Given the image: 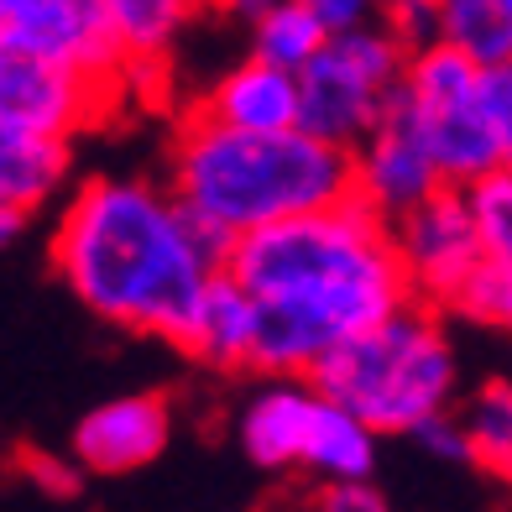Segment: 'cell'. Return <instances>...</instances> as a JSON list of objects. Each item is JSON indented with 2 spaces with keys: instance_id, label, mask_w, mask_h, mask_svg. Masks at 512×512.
Segmentation results:
<instances>
[{
  "instance_id": "1",
  "label": "cell",
  "mask_w": 512,
  "mask_h": 512,
  "mask_svg": "<svg viewBox=\"0 0 512 512\" xmlns=\"http://www.w3.org/2000/svg\"><path fill=\"white\" fill-rule=\"evenodd\" d=\"M256 304L251 366L262 377H309L330 345L408 304V277L382 215L351 194L230 241L220 262Z\"/></svg>"
},
{
  "instance_id": "2",
  "label": "cell",
  "mask_w": 512,
  "mask_h": 512,
  "mask_svg": "<svg viewBox=\"0 0 512 512\" xmlns=\"http://www.w3.org/2000/svg\"><path fill=\"white\" fill-rule=\"evenodd\" d=\"M225 251L230 236L194 220L162 183L121 173L84 178L53 230V267L89 314L173 345Z\"/></svg>"
},
{
  "instance_id": "3",
  "label": "cell",
  "mask_w": 512,
  "mask_h": 512,
  "mask_svg": "<svg viewBox=\"0 0 512 512\" xmlns=\"http://www.w3.org/2000/svg\"><path fill=\"white\" fill-rule=\"evenodd\" d=\"M168 194L236 241L246 230L351 199V152L298 126L230 131L189 110L168 157Z\"/></svg>"
},
{
  "instance_id": "4",
  "label": "cell",
  "mask_w": 512,
  "mask_h": 512,
  "mask_svg": "<svg viewBox=\"0 0 512 512\" xmlns=\"http://www.w3.org/2000/svg\"><path fill=\"white\" fill-rule=\"evenodd\" d=\"M309 387L356 413L371 434H408L455 403V340L439 324V309L408 298L382 324L330 345L309 366Z\"/></svg>"
},
{
  "instance_id": "5",
  "label": "cell",
  "mask_w": 512,
  "mask_h": 512,
  "mask_svg": "<svg viewBox=\"0 0 512 512\" xmlns=\"http://www.w3.org/2000/svg\"><path fill=\"white\" fill-rule=\"evenodd\" d=\"M403 58H408V42L382 16L330 32L324 48L293 74L298 79V131L351 152L382 121L392 89L403 79Z\"/></svg>"
},
{
  "instance_id": "6",
  "label": "cell",
  "mask_w": 512,
  "mask_h": 512,
  "mask_svg": "<svg viewBox=\"0 0 512 512\" xmlns=\"http://www.w3.org/2000/svg\"><path fill=\"white\" fill-rule=\"evenodd\" d=\"M115 89L121 84L95 79L74 63H58L21 42H0V121L16 131L68 142L100 121Z\"/></svg>"
},
{
  "instance_id": "7",
  "label": "cell",
  "mask_w": 512,
  "mask_h": 512,
  "mask_svg": "<svg viewBox=\"0 0 512 512\" xmlns=\"http://www.w3.org/2000/svg\"><path fill=\"white\" fill-rule=\"evenodd\" d=\"M387 230H392V251L403 262L408 293L429 309H450V298L460 293V283L481 262V241H476V220H471V204H465V189L439 183L429 199L403 209Z\"/></svg>"
},
{
  "instance_id": "8",
  "label": "cell",
  "mask_w": 512,
  "mask_h": 512,
  "mask_svg": "<svg viewBox=\"0 0 512 512\" xmlns=\"http://www.w3.org/2000/svg\"><path fill=\"white\" fill-rule=\"evenodd\" d=\"M434 189H439V173H434L424 142L413 136L398 100H387L382 121L351 147V194L371 209V215H382L392 225L403 209L429 199Z\"/></svg>"
},
{
  "instance_id": "9",
  "label": "cell",
  "mask_w": 512,
  "mask_h": 512,
  "mask_svg": "<svg viewBox=\"0 0 512 512\" xmlns=\"http://www.w3.org/2000/svg\"><path fill=\"white\" fill-rule=\"evenodd\" d=\"M0 42H21L58 63H74L95 79L126 84V63L95 0H0Z\"/></svg>"
},
{
  "instance_id": "10",
  "label": "cell",
  "mask_w": 512,
  "mask_h": 512,
  "mask_svg": "<svg viewBox=\"0 0 512 512\" xmlns=\"http://www.w3.org/2000/svg\"><path fill=\"white\" fill-rule=\"evenodd\" d=\"M173 439V408L162 392H126L89 408L74 424V465L84 476H131Z\"/></svg>"
},
{
  "instance_id": "11",
  "label": "cell",
  "mask_w": 512,
  "mask_h": 512,
  "mask_svg": "<svg viewBox=\"0 0 512 512\" xmlns=\"http://www.w3.org/2000/svg\"><path fill=\"white\" fill-rule=\"evenodd\" d=\"M194 115L230 131H288L298 126V79L262 58H241L204 89Z\"/></svg>"
},
{
  "instance_id": "12",
  "label": "cell",
  "mask_w": 512,
  "mask_h": 512,
  "mask_svg": "<svg viewBox=\"0 0 512 512\" xmlns=\"http://www.w3.org/2000/svg\"><path fill=\"white\" fill-rule=\"evenodd\" d=\"M392 100H398V89H392ZM398 110L408 115L413 136L424 142L439 183L465 189V183H476V178H486L492 168H502V162H507L502 147H497V136L486 131V121L476 115L471 95L450 100V105H429V110H413V105L398 100Z\"/></svg>"
},
{
  "instance_id": "13",
  "label": "cell",
  "mask_w": 512,
  "mask_h": 512,
  "mask_svg": "<svg viewBox=\"0 0 512 512\" xmlns=\"http://www.w3.org/2000/svg\"><path fill=\"white\" fill-rule=\"evenodd\" d=\"M309 403H314L309 377H267V387H256L236 418L246 460L262 465V471H293L298 450H304Z\"/></svg>"
},
{
  "instance_id": "14",
  "label": "cell",
  "mask_w": 512,
  "mask_h": 512,
  "mask_svg": "<svg viewBox=\"0 0 512 512\" xmlns=\"http://www.w3.org/2000/svg\"><path fill=\"white\" fill-rule=\"evenodd\" d=\"M251 330H256V304L251 293L230 277L225 267L209 272V283L199 293V304L189 314V330H183V351L194 361L215 366V371H236L251 366Z\"/></svg>"
},
{
  "instance_id": "15",
  "label": "cell",
  "mask_w": 512,
  "mask_h": 512,
  "mask_svg": "<svg viewBox=\"0 0 512 512\" xmlns=\"http://www.w3.org/2000/svg\"><path fill=\"white\" fill-rule=\"evenodd\" d=\"M105 32L115 37V53L126 63V79H142L168 63L178 37L189 32L194 6L189 0H95Z\"/></svg>"
},
{
  "instance_id": "16",
  "label": "cell",
  "mask_w": 512,
  "mask_h": 512,
  "mask_svg": "<svg viewBox=\"0 0 512 512\" xmlns=\"http://www.w3.org/2000/svg\"><path fill=\"white\" fill-rule=\"evenodd\" d=\"M377 439L382 434H371L356 413H345L340 403L314 392L298 465L314 471L319 481H366L371 471H377Z\"/></svg>"
},
{
  "instance_id": "17",
  "label": "cell",
  "mask_w": 512,
  "mask_h": 512,
  "mask_svg": "<svg viewBox=\"0 0 512 512\" xmlns=\"http://www.w3.org/2000/svg\"><path fill=\"white\" fill-rule=\"evenodd\" d=\"M68 142L58 136H32L0 121V204L16 209H42L68 178Z\"/></svg>"
},
{
  "instance_id": "18",
  "label": "cell",
  "mask_w": 512,
  "mask_h": 512,
  "mask_svg": "<svg viewBox=\"0 0 512 512\" xmlns=\"http://www.w3.org/2000/svg\"><path fill=\"white\" fill-rule=\"evenodd\" d=\"M246 37H251V58H262V63H272V68H288V74H298V68H304V63L324 48L330 27H324L314 11L298 6V0H272V6L246 27Z\"/></svg>"
},
{
  "instance_id": "19",
  "label": "cell",
  "mask_w": 512,
  "mask_h": 512,
  "mask_svg": "<svg viewBox=\"0 0 512 512\" xmlns=\"http://www.w3.org/2000/svg\"><path fill=\"white\" fill-rule=\"evenodd\" d=\"M434 37L476 63L512 58V21L497 0H434Z\"/></svg>"
},
{
  "instance_id": "20",
  "label": "cell",
  "mask_w": 512,
  "mask_h": 512,
  "mask_svg": "<svg viewBox=\"0 0 512 512\" xmlns=\"http://www.w3.org/2000/svg\"><path fill=\"white\" fill-rule=\"evenodd\" d=\"M460 424H465V439H471V460L512 486V377L486 382Z\"/></svg>"
},
{
  "instance_id": "21",
  "label": "cell",
  "mask_w": 512,
  "mask_h": 512,
  "mask_svg": "<svg viewBox=\"0 0 512 512\" xmlns=\"http://www.w3.org/2000/svg\"><path fill=\"white\" fill-rule=\"evenodd\" d=\"M465 204H471V220H476L481 256L512 267V162H502V168H492L476 183H465Z\"/></svg>"
},
{
  "instance_id": "22",
  "label": "cell",
  "mask_w": 512,
  "mask_h": 512,
  "mask_svg": "<svg viewBox=\"0 0 512 512\" xmlns=\"http://www.w3.org/2000/svg\"><path fill=\"white\" fill-rule=\"evenodd\" d=\"M450 309H455L460 319L481 324V330L512 335V267L486 262V256H481V262L471 267V277L460 283V293L450 298Z\"/></svg>"
},
{
  "instance_id": "23",
  "label": "cell",
  "mask_w": 512,
  "mask_h": 512,
  "mask_svg": "<svg viewBox=\"0 0 512 512\" xmlns=\"http://www.w3.org/2000/svg\"><path fill=\"white\" fill-rule=\"evenodd\" d=\"M471 105L486 121V131L497 136L502 157L512 162V58L507 63H481L471 84Z\"/></svg>"
},
{
  "instance_id": "24",
  "label": "cell",
  "mask_w": 512,
  "mask_h": 512,
  "mask_svg": "<svg viewBox=\"0 0 512 512\" xmlns=\"http://www.w3.org/2000/svg\"><path fill=\"white\" fill-rule=\"evenodd\" d=\"M408 439L429 460H439V465H471V439H465L460 418H450V408L445 413H429L418 429H408Z\"/></svg>"
},
{
  "instance_id": "25",
  "label": "cell",
  "mask_w": 512,
  "mask_h": 512,
  "mask_svg": "<svg viewBox=\"0 0 512 512\" xmlns=\"http://www.w3.org/2000/svg\"><path fill=\"white\" fill-rule=\"evenodd\" d=\"M314 512H392V502L371 476L366 481H324L314 497Z\"/></svg>"
},
{
  "instance_id": "26",
  "label": "cell",
  "mask_w": 512,
  "mask_h": 512,
  "mask_svg": "<svg viewBox=\"0 0 512 512\" xmlns=\"http://www.w3.org/2000/svg\"><path fill=\"white\" fill-rule=\"evenodd\" d=\"M304 11H314L330 32H345V27H361V21H377V0H298Z\"/></svg>"
},
{
  "instance_id": "27",
  "label": "cell",
  "mask_w": 512,
  "mask_h": 512,
  "mask_svg": "<svg viewBox=\"0 0 512 512\" xmlns=\"http://www.w3.org/2000/svg\"><path fill=\"white\" fill-rule=\"evenodd\" d=\"M27 471H32L37 486H48V492H58V497H74L79 476H84L74 460H58V455H27Z\"/></svg>"
},
{
  "instance_id": "28",
  "label": "cell",
  "mask_w": 512,
  "mask_h": 512,
  "mask_svg": "<svg viewBox=\"0 0 512 512\" xmlns=\"http://www.w3.org/2000/svg\"><path fill=\"white\" fill-rule=\"evenodd\" d=\"M32 225V209H16V204H0V251H11Z\"/></svg>"
},
{
  "instance_id": "29",
  "label": "cell",
  "mask_w": 512,
  "mask_h": 512,
  "mask_svg": "<svg viewBox=\"0 0 512 512\" xmlns=\"http://www.w3.org/2000/svg\"><path fill=\"white\" fill-rule=\"evenodd\" d=\"M215 6H220L230 21H241V27H251V21L262 16V11L272 6V0H215Z\"/></svg>"
},
{
  "instance_id": "30",
  "label": "cell",
  "mask_w": 512,
  "mask_h": 512,
  "mask_svg": "<svg viewBox=\"0 0 512 512\" xmlns=\"http://www.w3.org/2000/svg\"><path fill=\"white\" fill-rule=\"evenodd\" d=\"M403 6H418V0H377V11H382V16H398Z\"/></svg>"
},
{
  "instance_id": "31",
  "label": "cell",
  "mask_w": 512,
  "mask_h": 512,
  "mask_svg": "<svg viewBox=\"0 0 512 512\" xmlns=\"http://www.w3.org/2000/svg\"><path fill=\"white\" fill-rule=\"evenodd\" d=\"M497 6H502V16H507V21H512V0H497Z\"/></svg>"
},
{
  "instance_id": "32",
  "label": "cell",
  "mask_w": 512,
  "mask_h": 512,
  "mask_svg": "<svg viewBox=\"0 0 512 512\" xmlns=\"http://www.w3.org/2000/svg\"><path fill=\"white\" fill-rule=\"evenodd\" d=\"M189 6H194V11H199V6H215V0H189Z\"/></svg>"
}]
</instances>
